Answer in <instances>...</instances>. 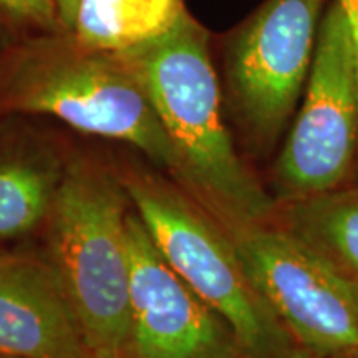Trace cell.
Masks as SVG:
<instances>
[{"label":"cell","mask_w":358,"mask_h":358,"mask_svg":"<svg viewBox=\"0 0 358 358\" xmlns=\"http://www.w3.org/2000/svg\"><path fill=\"white\" fill-rule=\"evenodd\" d=\"M118 57L140 80L171 143L178 186L227 231L267 224L275 201L237 155L224 123L204 27L187 13L164 37Z\"/></svg>","instance_id":"1"},{"label":"cell","mask_w":358,"mask_h":358,"mask_svg":"<svg viewBox=\"0 0 358 358\" xmlns=\"http://www.w3.org/2000/svg\"><path fill=\"white\" fill-rule=\"evenodd\" d=\"M0 111L53 116L85 134L136 148L174 174L176 158L150 96L118 55L70 34L17 37L0 85Z\"/></svg>","instance_id":"2"},{"label":"cell","mask_w":358,"mask_h":358,"mask_svg":"<svg viewBox=\"0 0 358 358\" xmlns=\"http://www.w3.org/2000/svg\"><path fill=\"white\" fill-rule=\"evenodd\" d=\"M129 198L122 176L90 159L65 164L47 219V257L90 350L124 352L129 332Z\"/></svg>","instance_id":"3"},{"label":"cell","mask_w":358,"mask_h":358,"mask_svg":"<svg viewBox=\"0 0 358 358\" xmlns=\"http://www.w3.org/2000/svg\"><path fill=\"white\" fill-rule=\"evenodd\" d=\"M122 179L161 257L229 324L244 358L287 357L292 337L252 285L226 227L186 191L151 174Z\"/></svg>","instance_id":"4"},{"label":"cell","mask_w":358,"mask_h":358,"mask_svg":"<svg viewBox=\"0 0 358 358\" xmlns=\"http://www.w3.org/2000/svg\"><path fill=\"white\" fill-rule=\"evenodd\" d=\"M250 282L306 350L358 358V285L285 227L227 231Z\"/></svg>","instance_id":"5"},{"label":"cell","mask_w":358,"mask_h":358,"mask_svg":"<svg viewBox=\"0 0 358 358\" xmlns=\"http://www.w3.org/2000/svg\"><path fill=\"white\" fill-rule=\"evenodd\" d=\"M357 145V50L335 0L320 24L302 106L277 158L280 198L290 203L334 191L350 173Z\"/></svg>","instance_id":"6"},{"label":"cell","mask_w":358,"mask_h":358,"mask_svg":"<svg viewBox=\"0 0 358 358\" xmlns=\"http://www.w3.org/2000/svg\"><path fill=\"white\" fill-rule=\"evenodd\" d=\"M324 0H266L232 37L227 85L256 145H274L306 90Z\"/></svg>","instance_id":"7"},{"label":"cell","mask_w":358,"mask_h":358,"mask_svg":"<svg viewBox=\"0 0 358 358\" xmlns=\"http://www.w3.org/2000/svg\"><path fill=\"white\" fill-rule=\"evenodd\" d=\"M128 248L131 284L124 358H244L229 324L161 257L134 211L128 214Z\"/></svg>","instance_id":"8"},{"label":"cell","mask_w":358,"mask_h":358,"mask_svg":"<svg viewBox=\"0 0 358 358\" xmlns=\"http://www.w3.org/2000/svg\"><path fill=\"white\" fill-rule=\"evenodd\" d=\"M90 348L47 257L0 254V355L82 358Z\"/></svg>","instance_id":"9"},{"label":"cell","mask_w":358,"mask_h":358,"mask_svg":"<svg viewBox=\"0 0 358 358\" xmlns=\"http://www.w3.org/2000/svg\"><path fill=\"white\" fill-rule=\"evenodd\" d=\"M185 0H78L75 42L123 55L164 37L187 15Z\"/></svg>","instance_id":"10"},{"label":"cell","mask_w":358,"mask_h":358,"mask_svg":"<svg viewBox=\"0 0 358 358\" xmlns=\"http://www.w3.org/2000/svg\"><path fill=\"white\" fill-rule=\"evenodd\" d=\"M65 164L20 141H0V241L43 227L64 178Z\"/></svg>","instance_id":"11"},{"label":"cell","mask_w":358,"mask_h":358,"mask_svg":"<svg viewBox=\"0 0 358 358\" xmlns=\"http://www.w3.org/2000/svg\"><path fill=\"white\" fill-rule=\"evenodd\" d=\"M287 204L285 229L358 285V196L330 191Z\"/></svg>","instance_id":"12"},{"label":"cell","mask_w":358,"mask_h":358,"mask_svg":"<svg viewBox=\"0 0 358 358\" xmlns=\"http://www.w3.org/2000/svg\"><path fill=\"white\" fill-rule=\"evenodd\" d=\"M0 24L19 37L65 32L53 0H0Z\"/></svg>","instance_id":"13"},{"label":"cell","mask_w":358,"mask_h":358,"mask_svg":"<svg viewBox=\"0 0 358 358\" xmlns=\"http://www.w3.org/2000/svg\"><path fill=\"white\" fill-rule=\"evenodd\" d=\"M53 2L57 6V12L58 17H60L62 25H64V30L66 34H70L71 29H73L78 0H53Z\"/></svg>","instance_id":"14"},{"label":"cell","mask_w":358,"mask_h":358,"mask_svg":"<svg viewBox=\"0 0 358 358\" xmlns=\"http://www.w3.org/2000/svg\"><path fill=\"white\" fill-rule=\"evenodd\" d=\"M337 2L340 3V7L343 8V12H345L348 19V24H350L358 62V0H337Z\"/></svg>","instance_id":"15"},{"label":"cell","mask_w":358,"mask_h":358,"mask_svg":"<svg viewBox=\"0 0 358 358\" xmlns=\"http://www.w3.org/2000/svg\"><path fill=\"white\" fill-rule=\"evenodd\" d=\"M19 35H15L12 30H8L7 27L0 24V85H2V73H3V65H6L8 50H10L12 43L15 42V38Z\"/></svg>","instance_id":"16"},{"label":"cell","mask_w":358,"mask_h":358,"mask_svg":"<svg viewBox=\"0 0 358 358\" xmlns=\"http://www.w3.org/2000/svg\"><path fill=\"white\" fill-rule=\"evenodd\" d=\"M285 358H324V357H319V355H315V353L306 350V348L299 347V348H292Z\"/></svg>","instance_id":"17"},{"label":"cell","mask_w":358,"mask_h":358,"mask_svg":"<svg viewBox=\"0 0 358 358\" xmlns=\"http://www.w3.org/2000/svg\"><path fill=\"white\" fill-rule=\"evenodd\" d=\"M82 358H124L122 353H113V352H96V350H88Z\"/></svg>","instance_id":"18"},{"label":"cell","mask_w":358,"mask_h":358,"mask_svg":"<svg viewBox=\"0 0 358 358\" xmlns=\"http://www.w3.org/2000/svg\"><path fill=\"white\" fill-rule=\"evenodd\" d=\"M0 358H7V357H3V355H0Z\"/></svg>","instance_id":"19"}]
</instances>
